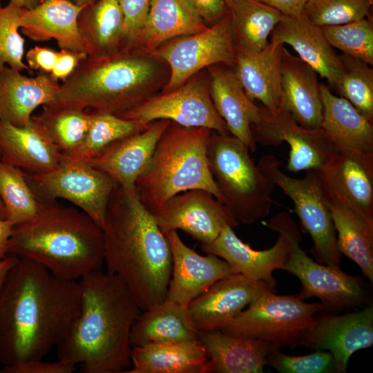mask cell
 <instances>
[{"mask_svg": "<svg viewBox=\"0 0 373 373\" xmlns=\"http://www.w3.org/2000/svg\"><path fill=\"white\" fill-rule=\"evenodd\" d=\"M292 218L286 211L274 216L268 227L278 233L275 244L269 249L257 251L243 242L230 226L224 227L211 242L201 244L207 254L224 260L236 273L257 282H263L274 289L273 271L282 269L291 251L289 227Z\"/></svg>", "mask_w": 373, "mask_h": 373, "instance_id": "15", "label": "cell"}, {"mask_svg": "<svg viewBox=\"0 0 373 373\" xmlns=\"http://www.w3.org/2000/svg\"><path fill=\"white\" fill-rule=\"evenodd\" d=\"M78 312L58 360L82 365L84 373H120L131 364L130 335L141 309L116 276L101 269L79 279Z\"/></svg>", "mask_w": 373, "mask_h": 373, "instance_id": "2", "label": "cell"}, {"mask_svg": "<svg viewBox=\"0 0 373 373\" xmlns=\"http://www.w3.org/2000/svg\"><path fill=\"white\" fill-rule=\"evenodd\" d=\"M21 8L12 1L4 6L0 3V61L21 72L29 70L23 61L25 40L19 32Z\"/></svg>", "mask_w": 373, "mask_h": 373, "instance_id": "43", "label": "cell"}, {"mask_svg": "<svg viewBox=\"0 0 373 373\" xmlns=\"http://www.w3.org/2000/svg\"><path fill=\"white\" fill-rule=\"evenodd\" d=\"M124 17L117 0H95L78 17V27L89 46L88 56H100L125 45Z\"/></svg>", "mask_w": 373, "mask_h": 373, "instance_id": "35", "label": "cell"}, {"mask_svg": "<svg viewBox=\"0 0 373 373\" xmlns=\"http://www.w3.org/2000/svg\"><path fill=\"white\" fill-rule=\"evenodd\" d=\"M317 171L329 195L373 222V152L338 151Z\"/></svg>", "mask_w": 373, "mask_h": 373, "instance_id": "18", "label": "cell"}, {"mask_svg": "<svg viewBox=\"0 0 373 373\" xmlns=\"http://www.w3.org/2000/svg\"><path fill=\"white\" fill-rule=\"evenodd\" d=\"M79 305L77 280L19 258L0 289V362L43 359L66 338Z\"/></svg>", "mask_w": 373, "mask_h": 373, "instance_id": "1", "label": "cell"}, {"mask_svg": "<svg viewBox=\"0 0 373 373\" xmlns=\"http://www.w3.org/2000/svg\"><path fill=\"white\" fill-rule=\"evenodd\" d=\"M276 9L283 15L298 17L304 14L308 0H258Z\"/></svg>", "mask_w": 373, "mask_h": 373, "instance_id": "50", "label": "cell"}, {"mask_svg": "<svg viewBox=\"0 0 373 373\" xmlns=\"http://www.w3.org/2000/svg\"><path fill=\"white\" fill-rule=\"evenodd\" d=\"M271 36L272 41L291 46L298 57L335 90L343 66L339 55L328 43L320 26L310 21L304 14L298 17L283 15Z\"/></svg>", "mask_w": 373, "mask_h": 373, "instance_id": "24", "label": "cell"}, {"mask_svg": "<svg viewBox=\"0 0 373 373\" xmlns=\"http://www.w3.org/2000/svg\"><path fill=\"white\" fill-rule=\"evenodd\" d=\"M25 176L38 200H66L103 229L108 200L116 185L108 175L83 159L63 154L52 171L28 172Z\"/></svg>", "mask_w": 373, "mask_h": 373, "instance_id": "10", "label": "cell"}, {"mask_svg": "<svg viewBox=\"0 0 373 373\" xmlns=\"http://www.w3.org/2000/svg\"><path fill=\"white\" fill-rule=\"evenodd\" d=\"M336 232L338 251L355 262L373 282V222L359 215L325 191Z\"/></svg>", "mask_w": 373, "mask_h": 373, "instance_id": "34", "label": "cell"}, {"mask_svg": "<svg viewBox=\"0 0 373 373\" xmlns=\"http://www.w3.org/2000/svg\"><path fill=\"white\" fill-rule=\"evenodd\" d=\"M57 51L47 47L35 46L26 53L29 70L50 73L56 61Z\"/></svg>", "mask_w": 373, "mask_h": 373, "instance_id": "49", "label": "cell"}, {"mask_svg": "<svg viewBox=\"0 0 373 373\" xmlns=\"http://www.w3.org/2000/svg\"><path fill=\"white\" fill-rule=\"evenodd\" d=\"M332 48L343 54L373 64V20L372 15L362 19L321 27Z\"/></svg>", "mask_w": 373, "mask_h": 373, "instance_id": "41", "label": "cell"}, {"mask_svg": "<svg viewBox=\"0 0 373 373\" xmlns=\"http://www.w3.org/2000/svg\"><path fill=\"white\" fill-rule=\"evenodd\" d=\"M300 345L329 351L334 357L336 372H346L350 356L373 345L372 305L343 315L315 316Z\"/></svg>", "mask_w": 373, "mask_h": 373, "instance_id": "17", "label": "cell"}, {"mask_svg": "<svg viewBox=\"0 0 373 373\" xmlns=\"http://www.w3.org/2000/svg\"><path fill=\"white\" fill-rule=\"evenodd\" d=\"M266 365L281 373L336 372L332 354L323 350L304 356H288L273 347L267 357Z\"/></svg>", "mask_w": 373, "mask_h": 373, "instance_id": "44", "label": "cell"}, {"mask_svg": "<svg viewBox=\"0 0 373 373\" xmlns=\"http://www.w3.org/2000/svg\"><path fill=\"white\" fill-rule=\"evenodd\" d=\"M0 157H1V153H0ZM0 218L6 219V212H5L3 204L1 199H0Z\"/></svg>", "mask_w": 373, "mask_h": 373, "instance_id": "55", "label": "cell"}, {"mask_svg": "<svg viewBox=\"0 0 373 373\" xmlns=\"http://www.w3.org/2000/svg\"><path fill=\"white\" fill-rule=\"evenodd\" d=\"M171 121L155 120L144 130L120 140L86 160L108 175L128 193H135L137 180L147 168L156 145Z\"/></svg>", "mask_w": 373, "mask_h": 373, "instance_id": "21", "label": "cell"}, {"mask_svg": "<svg viewBox=\"0 0 373 373\" xmlns=\"http://www.w3.org/2000/svg\"><path fill=\"white\" fill-rule=\"evenodd\" d=\"M197 339L209 361L211 372H263L271 343L230 335L221 330L198 332Z\"/></svg>", "mask_w": 373, "mask_h": 373, "instance_id": "28", "label": "cell"}, {"mask_svg": "<svg viewBox=\"0 0 373 373\" xmlns=\"http://www.w3.org/2000/svg\"><path fill=\"white\" fill-rule=\"evenodd\" d=\"M249 305L220 330L260 339L279 350L299 345L316 313L324 310L321 303H305L296 295L279 296L271 290L265 291Z\"/></svg>", "mask_w": 373, "mask_h": 373, "instance_id": "9", "label": "cell"}, {"mask_svg": "<svg viewBox=\"0 0 373 373\" xmlns=\"http://www.w3.org/2000/svg\"><path fill=\"white\" fill-rule=\"evenodd\" d=\"M234 0H224L225 3H226V5L228 8V10L230 8V7L231 6Z\"/></svg>", "mask_w": 373, "mask_h": 373, "instance_id": "56", "label": "cell"}, {"mask_svg": "<svg viewBox=\"0 0 373 373\" xmlns=\"http://www.w3.org/2000/svg\"><path fill=\"white\" fill-rule=\"evenodd\" d=\"M211 131L171 122L147 168L135 183L137 195L150 213L173 196L191 189L206 190L224 203L207 159V146Z\"/></svg>", "mask_w": 373, "mask_h": 373, "instance_id": "6", "label": "cell"}, {"mask_svg": "<svg viewBox=\"0 0 373 373\" xmlns=\"http://www.w3.org/2000/svg\"><path fill=\"white\" fill-rule=\"evenodd\" d=\"M343 70L335 90L373 123V70L365 62L339 55Z\"/></svg>", "mask_w": 373, "mask_h": 373, "instance_id": "40", "label": "cell"}, {"mask_svg": "<svg viewBox=\"0 0 373 373\" xmlns=\"http://www.w3.org/2000/svg\"><path fill=\"white\" fill-rule=\"evenodd\" d=\"M91 111L74 106L51 102L32 116L51 142L63 154L72 155L81 146L88 131Z\"/></svg>", "mask_w": 373, "mask_h": 373, "instance_id": "37", "label": "cell"}, {"mask_svg": "<svg viewBox=\"0 0 373 373\" xmlns=\"http://www.w3.org/2000/svg\"><path fill=\"white\" fill-rule=\"evenodd\" d=\"M258 165L274 185L292 200L303 230L312 239L311 252L316 260L341 269L336 231L317 170L306 171L302 178L291 177L281 170L280 162L273 154L264 155Z\"/></svg>", "mask_w": 373, "mask_h": 373, "instance_id": "8", "label": "cell"}, {"mask_svg": "<svg viewBox=\"0 0 373 373\" xmlns=\"http://www.w3.org/2000/svg\"><path fill=\"white\" fill-rule=\"evenodd\" d=\"M13 226L8 220L0 218V260L8 255V243Z\"/></svg>", "mask_w": 373, "mask_h": 373, "instance_id": "51", "label": "cell"}, {"mask_svg": "<svg viewBox=\"0 0 373 373\" xmlns=\"http://www.w3.org/2000/svg\"><path fill=\"white\" fill-rule=\"evenodd\" d=\"M207 155L224 204L238 222L251 224L269 214L275 185L240 140L211 131Z\"/></svg>", "mask_w": 373, "mask_h": 373, "instance_id": "7", "label": "cell"}, {"mask_svg": "<svg viewBox=\"0 0 373 373\" xmlns=\"http://www.w3.org/2000/svg\"><path fill=\"white\" fill-rule=\"evenodd\" d=\"M102 231L106 272L122 280L141 310L164 300L171 276V250L136 192L115 185Z\"/></svg>", "mask_w": 373, "mask_h": 373, "instance_id": "3", "label": "cell"}, {"mask_svg": "<svg viewBox=\"0 0 373 373\" xmlns=\"http://www.w3.org/2000/svg\"><path fill=\"white\" fill-rule=\"evenodd\" d=\"M59 85L49 73L27 77L4 65L0 70V120L19 127L30 125L33 112L55 101Z\"/></svg>", "mask_w": 373, "mask_h": 373, "instance_id": "25", "label": "cell"}, {"mask_svg": "<svg viewBox=\"0 0 373 373\" xmlns=\"http://www.w3.org/2000/svg\"><path fill=\"white\" fill-rule=\"evenodd\" d=\"M169 75L167 64L153 52L126 44L83 59L52 102L119 115L162 90Z\"/></svg>", "mask_w": 373, "mask_h": 373, "instance_id": "4", "label": "cell"}, {"mask_svg": "<svg viewBox=\"0 0 373 373\" xmlns=\"http://www.w3.org/2000/svg\"><path fill=\"white\" fill-rule=\"evenodd\" d=\"M213 105L230 134L255 152L256 142L251 126L259 117L260 107L247 96L233 66L218 64L207 68Z\"/></svg>", "mask_w": 373, "mask_h": 373, "instance_id": "23", "label": "cell"}, {"mask_svg": "<svg viewBox=\"0 0 373 373\" xmlns=\"http://www.w3.org/2000/svg\"><path fill=\"white\" fill-rule=\"evenodd\" d=\"M266 290L274 291L241 274L227 275L189 304L191 321L197 332L220 330Z\"/></svg>", "mask_w": 373, "mask_h": 373, "instance_id": "19", "label": "cell"}, {"mask_svg": "<svg viewBox=\"0 0 373 373\" xmlns=\"http://www.w3.org/2000/svg\"><path fill=\"white\" fill-rule=\"evenodd\" d=\"M195 330L186 306L165 299L142 310L131 331V347L152 343L195 341Z\"/></svg>", "mask_w": 373, "mask_h": 373, "instance_id": "33", "label": "cell"}, {"mask_svg": "<svg viewBox=\"0 0 373 373\" xmlns=\"http://www.w3.org/2000/svg\"><path fill=\"white\" fill-rule=\"evenodd\" d=\"M77 370L75 365L60 360L55 362L44 361L43 359H32L3 366L2 373H72Z\"/></svg>", "mask_w": 373, "mask_h": 373, "instance_id": "46", "label": "cell"}, {"mask_svg": "<svg viewBox=\"0 0 373 373\" xmlns=\"http://www.w3.org/2000/svg\"><path fill=\"white\" fill-rule=\"evenodd\" d=\"M91 111V119L85 137L72 156L88 160L115 142L137 133L149 124L122 118L117 115Z\"/></svg>", "mask_w": 373, "mask_h": 373, "instance_id": "38", "label": "cell"}, {"mask_svg": "<svg viewBox=\"0 0 373 373\" xmlns=\"http://www.w3.org/2000/svg\"><path fill=\"white\" fill-rule=\"evenodd\" d=\"M194 14L206 25L223 18L229 10L224 0H184Z\"/></svg>", "mask_w": 373, "mask_h": 373, "instance_id": "47", "label": "cell"}, {"mask_svg": "<svg viewBox=\"0 0 373 373\" xmlns=\"http://www.w3.org/2000/svg\"><path fill=\"white\" fill-rule=\"evenodd\" d=\"M117 116L145 124L167 119L185 127H203L219 134H230L212 102L209 73L203 70L176 88L157 93Z\"/></svg>", "mask_w": 373, "mask_h": 373, "instance_id": "11", "label": "cell"}, {"mask_svg": "<svg viewBox=\"0 0 373 373\" xmlns=\"http://www.w3.org/2000/svg\"><path fill=\"white\" fill-rule=\"evenodd\" d=\"M153 53L169 68V78L161 92L176 88L207 68L218 64L233 66L236 50L229 12L200 32L172 39Z\"/></svg>", "mask_w": 373, "mask_h": 373, "instance_id": "12", "label": "cell"}, {"mask_svg": "<svg viewBox=\"0 0 373 373\" xmlns=\"http://www.w3.org/2000/svg\"><path fill=\"white\" fill-rule=\"evenodd\" d=\"M285 44L272 41L257 52L236 50L233 65L249 98L259 100L274 113L284 106L281 90V60Z\"/></svg>", "mask_w": 373, "mask_h": 373, "instance_id": "26", "label": "cell"}, {"mask_svg": "<svg viewBox=\"0 0 373 373\" xmlns=\"http://www.w3.org/2000/svg\"><path fill=\"white\" fill-rule=\"evenodd\" d=\"M0 199L6 219L14 226L35 218L39 201L19 168L0 160Z\"/></svg>", "mask_w": 373, "mask_h": 373, "instance_id": "39", "label": "cell"}, {"mask_svg": "<svg viewBox=\"0 0 373 373\" xmlns=\"http://www.w3.org/2000/svg\"><path fill=\"white\" fill-rule=\"evenodd\" d=\"M124 17L125 45L133 41L149 12L151 0H117Z\"/></svg>", "mask_w": 373, "mask_h": 373, "instance_id": "45", "label": "cell"}, {"mask_svg": "<svg viewBox=\"0 0 373 373\" xmlns=\"http://www.w3.org/2000/svg\"><path fill=\"white\" fill-rule=\"evenodd\" d=\"M323 106L321 128L338 151L373 152V123L350 102L321 84Z\"/></svg>", "mask_w": 373, "mask_h": 373, "instance_id": "30", "label": "cell"}, {"mask_svg": "<svg viewBox=\"0 0 373 373\" xmlns=\"http://www.w3.org/2000/svg\"><path fill=\"white\" fill-rule=\"evenodd\" d=\"M88 55L67 49H60L54 67L50 73L56 81H65L78 66L80 61Z\"/></svg>", "mask_w": 373, "mask_h": 373, "instance_id": "48", "label": "cell"}, {"mask_svg": "<svg viewBox=\"0 0 373 373\" xmlns=\"http://www.w3.org/2000/svg\"><path fill=\"white\" fill-rule=\"evenodd\" d=\"M300 233L294 220L289 227L291 251L282 269L296 276L302 285L297 297L301 300L316 297L324 310L336 311L358 307L365 303L367 294L363 280L342 269L317 262L300 245Z\"/></svg>", "mask_w": 373, "mask_h": 373, "instance_id": "13", "label": "cell"}, {"mask_svg": "<svg viewBox=\"0 0 373 373\" xmlns=\"http://www.w3.org/2000/svg\"><path fill=\"white\" fill-rule=\"evenodd\" d=\"M235 49L257 52L282 18L276 9L258 0H234L229 9Z\"/></svg>", "mask_w": 373, "mask_h": 373, "instance_id": "36", "label": "cell"}, {"mask_svg": "<svg viewBox=\"0 0 373 373\" xmlns=\"http://www.w3.org/2000/svg\"><path fill=\"white\" fill-rule=\"evenodd\" d=\"M19 4L22 8L32 9L35 8L41 0H10Z\"/></svg>", "mask_w": 373, "mask_h": 373, "instance_id": "53", "label": "cell"}, {"mask_svg": "<svg viewBox=\"0 0 373 373\" xmlns=\"http://www.w3.org/2000/svg\"><path fill=\"white\" fill-rule=\"evenodd\" d=\"M84 8L69 0H41L32 9H21L20 31L34 41L54 39L60 49L88 56L89 46L78 27V17Z\"/></svg>", "mask_w": 373, "mask_h": 373, "instance_id": "22", "label": "cell"}, {"mask_svg": "<svg viewBox=\"0 0 373 373\" xmlns=\"http://www.w3.org/2000/svg\"><path fill=\"white\" fill-rule=\"evenodd\" d=\"M151 213L163 232L179 229L201 244L213 241L224 227L239 224L224 203L203 189L178 193Z\"/></svg>", "mask_w": 373, "mask_h": 373, "instance_id": "16", "label": "cell"}, {"mask_svg": "<svg viewBox=\"0 0 373 373\" xmlns=\"http://www.w3.org/2000/svg\"><path fill=\"white\" fill-rule=\"evenodd\" d=\"M251 131L256 143L277 146L286 142L289 145L286 169L291 172L318 170L338 151L321 128L300 126L285 106L274 113L260 106L258 119L252 124Z\"/></svg>", "mask_w": 373, "mask_h": 373, "instance_id": "14", "label": "cell"}, {"mask_svg": "<svg viewBox=\"0 0 373 373\" xmlns=\"http://www.w3.org/2000/svg\"><path fill=\"white\" fill-rule=\"evenodd\" d=\"M0 160L32 173H46L63 153L35 123L19 127L0 120Z\"/></svg>", "mask_w": 373, "mask_h": 373, "instance_id": "29", "label": "cell"}, {"mask_svg": "<svg viewBox=\"0 0 373 373\" xmlns=\"http://www.w3.org/2000/svg\"><path fill=\"white\" fill-rule=\"evenodd\" d=\"M171 250L172 270L166 299L184 306L219 279L236 273L223 259L201 256L186 246L177 231H164Z\"/></svg>", "mask_w": 373, "mask_h": 373, "instance_id": "20", "label": "cell"}, {"mask_svg": "<svg viewBox=\"0 0 373 373\" xmlns=\"http://www.w3.org/2000/svg\"><path fill=\"white\" fill-rule=\"evenodd\" d=\"M69 1L79 6L85 7L86 6L90 4L91 2H93L95 0H69Z\"/></svg>", "mask_w": 373, "mask_h": 373, "instance_id": "54", "label": "cell"}, {"mask_svg": "<svg viewBox=\"0 0 373 373\" xmlns=\"http://www.w3.org/2000/svg\"><path fill=\"white\" fill-rule=\"evenodd\" d=\"M5 64L3 63H2L1 61H0V70L2 68V67L4 66Z\"/></svg>", "mask_w": 373, "mask_h": 373, "instance_id": "57", "label": "cell"}, {"mask_svg": "<svg viewBox=\"0 0 373 373\" xmlns=\"http://www.w3.org/2000/svg\"><path fill=\"white\" fill-rule=\"evenodd\" d=\"M32 220L13 226L8 254L32 260L58 278L77 280L104 263L102 229L84 211L40 200Z\"/></svg>", "mask_w": 373, "mask_h": 373, "instance_id": "5", "label": "cell"}, {"mask_svg": "<svg viewBox=\"0 0 373 373\" xmlns=\"http://www.w3.org/2000/svg\"><path fill=\"white\" fill-rule=\"evenodd\" d=\"M131 360L133 367L126 373H211L209 361L198 341L135 346Z\"/></svg>", "mask_w": 373, "mask_h": 373, "instance_id": "32", "label": "cell"}, {"mask_svg": "<svg viewBox=\"0 0 373 373\" xmlns=\"http://www.w3.org/2000/svg\"><path fill=\"white\" fill-rule=\"evenodd\" d=\"M18 258L19 257L15 255L8 254L0 260V289L9 270L16 263Z\"/></svg>", "mask_w": 373, "mask_h": 373, "instance_id": "52", "label": "cell"}, {"mask_svg": "<svg viewBox=\"0 0 373 373\" xmlns=\"http://www.w3.org/2000/svg\"><path fill=\"white\" fill-rule=\"evenodd\" d=\"M373 0H308L304 15L321 27L344 24L370 15Z\"/></svg>", "mask_w": 373, "mask_h": 373, "instance_id": "42", "label": "cell"}, {"mask_svg": "<svg viewBox=\"0 0 373 373\" xmlns=\"http://www.w3.org/2000/svg\"><path fill=\"white\" fill-rule=\"evenodd\" d=\"M281 90L284 106L300 126L320 128L323 102L316 71L284 47L281 60Z\"/></svg>", "mask_w": 373, "mask_h": 373, "instance_id": "27", "label": "cell"}, {"mask_svg": "<svg viewBox=\"0 0 373 373\" xmlns=\"http://www.w3.org/2000/svg\"><path fill=\"white\" fill-rule=\"evenodd\" d=\"M207 28L184 0H151L146 18L131 44L153 52L172 39Z\"/></svg>", "mask_w": 373, "mask_h": 373, "instance_id": "31", "label": "cell"}]
</instances>
